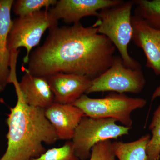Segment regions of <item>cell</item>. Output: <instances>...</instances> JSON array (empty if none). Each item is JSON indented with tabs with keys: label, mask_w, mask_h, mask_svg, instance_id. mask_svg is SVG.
Here are the masks:
<instances>
[{
	"label": "cell",
	"mask_w": 160,
	"mask_h": 160,
	"mask_svg": "<svg viewBox=\"0 0 160 160\" xmlns=\"http://www.w3.org/2000/svg\"><path fill=\"white\" fill-rule=\"evenodd\" d=\"M134 14L149 26L160 30V0H133Z\"/></svg>",
	"instance_id": "9a60e30c"
},
{
	"label": "cell",
	"mask_w": 160,
	"mask_h": 160,
	"mask_svg": "<svg viewBox=\"0 0 160 160\" xmlns=\"http://www.w3.org/2000/svg\"><path fill=\"white\" fill-rule=\"evenodd\" d=\"M55 102L72 104L86 93L92 80L84 76L58 73L47 78Z\"/></svg>",
	"instance_id": "30bf717a"
},
{
	"label": "cell",
	"mask_w": 160,
	"mask_h": 160,
	"mask_svg": "<svg viewBox=\"0 0 160 160\" xmlns=\"http://www.w3.org/2000/svg\"><path fill=\"white\" fill-rule=\"evenodd\" d=\"M111 118L85 116L78 125L72 139L74 151L80 160L89 159L92 147L105 140L117 139L128 135L131 128L116 124Z\"/></svg>",
	"instance_id": "5b68a950"
},
{
	"label": "cell",
	"mask_w": 160,
	"mask_h": 160,
	"mask_svg": "<svg viewBox=\"0 0 160 160\" xmlns=\"http://www.w3.org/2000/svg\"><path fill=\"white\" fill-rule=\"evenodd\" d=\"M46 118L54 128L58 139L70 141L84 112L72 104L53 102L45 109Z\"/></svg>",
	"instance_id": "8fae6325"
},
{
	"label": "cell",
	"mask_w": 160,
	"mask_h": 160,
	"mask_svg": "<svg viewBox=\"0 0 160 160\" xmlns=\"http://www.w3.org/2000/svg\"><path fill=\"white\" fill-rule=\"evenodd\" d=\"M115 47L92 25L81 22L49 29L42 46L31 52L27 71L46 78L58 73L84 76L92 80L111 66Z\"/></svg>",
	"instance_id": "6da1fadb"
},
{
	"label": "cell",
	"mask_w": 160,
	"mask_h": 160,
	"mask_svg": "<svg viewBox=\"0 0 160 160\" xmlns=\"http://www.w3.org/2000/svg\"><path fill=\"white\" fill-rule=\"evenodd\" d=\"M151 136L147 134L132 142H112V149L119 160H148L147 146Z\"/></svg>",
	"instance_id": "5bb4252c"
},
{
	"label": "cell",
	"mask_w": 160,
	"mask_h": 160,
	"mask_svg": "<svg viewBox=\"0 0 160 160\" xmlns=\"http://www.w3.org/2000/svg\"><path fill=\"white\" fill-rule=\"evenodd\" d=\"M30 160H80L74 151L73 144L68 141L63 146L46 150L38 157Z\"/></svg>",
	"instance_id": "ac0fdd59"
},
{
	"label": "cell",
	"mask_w": 160,
	"mask_h": 160,
	"mask_svg": "<svg viewBox=\"0 0 160 160\" xmlns=\"http://www.w3.org/2000/svg\"><path fill=\"white\" fill-rule=\"evenodd\" d=\"M147 101L141 98L131 97L124 93L112 92L105 97L94 98L84 94L72 105L79 108L85 115L98 118H111L132 128V112L142 109Z\"/></svg>",
	"instance_id": "277c9868"
},
{
	"label": "cell",
	"mask_w": 160,
	"mask_h": 160,
	"mask_svg": "<svg viewBox=\"0 0 160 160\" xmlns=\"http://www.w3.org/2000/svg\"><path fill=\"white\" fill-rule=\"evenodd\" d=\"M160 97V84L157 88L154 90V92L152 96L151 101L152 102L153 100L157 98Z\"/></svg>",
	"instance_id": "ffe728a7"
},
{
	"label": "cell",
	"mask_w": 160,
	"mask_h": 160,
	"mask_svg": "<svg viewBox=\"0 0 160 160\" xmlns=\"http://www.w3.org/2000/svg\"><path fill=\"white\" fill-rule=\"evenodd\" d=\"M14 1L0 0V84L5 87L9 77L10 52L7 47L12 25L11 10Z\"/></svg>",
	"instance_id": "4fadbf2b"
},
{
	"label": "cell",
	"mask_w": 160,
	"mask_h": 160,
	"mask_svg": "<svg viewBox=\"0 0 160 160\" xmlns=\"http://www.w3.org/2000/svg\"><path fill=\"white\" fill-rule=\"evenodd\" d=\"M25 71L19 85L25 102L29 106L46 109L54 102L47 78L33 75L26 69Z\"/></svg>",
	"instance_id": "7c38bea8"
},
{
	"label": "cell",
	"mask_w": 160,
	"mask_h": 160,
	"mask_svg": "<svg viewBox=\"0 0 160 160\" xmlns=\"http://www.w3.org/2000/svg\"><path fill=\"white\" fill-rule=\"evenodd\" d=\"M122 0H60L49 11L57 20L67 24L80 22L88 16L97 17L99 11L117 5Z\"/></svg>",
	"instance_id": "ba28073f"
},
{
	"label": "cell",
	"mask_w": 160,
	"mask_h": 160,
	"mask_svg": "<svg viewBox=\"0 0 160 160\" xmlns=\"http://www.w3.org/2000/svg\"><path fill=\"white\" fill-rule=\"evenodd\" d=\"M112 149L111 140H105L98 143L91 149L89 160H116Z\"/></svg>",
	"instance_id": "d6986e66"
},
{
	"label": "cell",
	"mask_w": 160,
	"mask_h": 160,
	"mask_svg": "<svg viewBox=\"0 0 160 160\" xmlns=\"http://www.w3.org/2000/svg\"><path fill=\"white\" fill-rule=\"evenodd\" d=\"M133 1H124L99 11L93 26L98 32L105 36L119 52L126 66L133 69L142 68L141 64L129 54L128 47L133 35L131 22Z\"/></svg>",
	"instance_id": "3957f363"
},
{
	"label": "cell",
	"mask_w": 160,
	"mask_h": 160,
	"mask_svg": "<svg viewBox=\"0 0 160 160\" xmlns=\"http://www.w3.org/2000/svg\"><path fill=\"white\" fill-rule=\"evenodd\" d=\"M146 84L142 68H129L125 65L120 56H115L109 69L92 80L86 94L109 91L119 93H138L142 91Z\"/></svg>",
	"instance_id": "52a82bcc"
},
{
	"label": "cell",
	"mask_w": 160,
	"mask_h": 160,
	"mask_svg": "<svg viewBox=\"0 0 160 160\" xmlns=\"http://www.w3.org/2000/svg\"><path fill=\"white\" fill-rule=\"evenodd\" d=\"M9 83L14 85L17 101L10 108L6 120L7 147L0 160H30L46 151L44 143L53 145L58 139L45 116V109L29 106L25 102L16 74L10 77Z\"/></svg>",
	"instance_id": "7a4b0ae2"
},
{
	"label": "cell",
	"mask_w": 160,
	"mask_h": 160,
	"mask_svg": "<svg viewBox=\"0 0 160 160\" xmlns=\"http://www.w3.org/2000/svg\"><path fill=\"white\" fill-rule=\"evenodd\" d=\"M151 132L147 146L148 160H159L160 159V104L153 113L151 122L149 126Z\"/></svg>",
	"instance_id": "2e32d148"
},
{
	"label": "cell",
	"mask_w": 160,
	"mask_h": 160,
	"mask_svg": "<svg viewBox=\"0 0 160 160\" xmlns=\"http://www.w3.org/2000/svg\"><path fill=\"white\" fill-rule=\"evenodd\" d=\"M5 87L0 84V92L3 91Z\"/></svg>",
	"instance_id": "44dd1931"
},
{
	"label": "cell",
	"mask_w": 160,
	"mask_h": 160,
	"mask_svg": "<svg viewBox=\"0 0 160 160\" xmlns=\"http://www.w3.org/2000/svg\"><path fill=\"white\" fill-rule=\"evenodd\" d=\"M56 0H18L14 2L13 11L19 17L32 14L41 11L43 8L47 9L54 6Z\"/></svg>",
	"instance_id": "e0dca14e"
},
{
	"label": "cell",
	"mask_w": 160,
	"mask_h": 160,
	"mask_svg": "<svg viewBox=\"0 0 160 160\" xmlns=\"http://www.w3.org/2000/svg\"><path fill=\"white\" fill-rule=\"evenodd\" d=\"M57 26L58 20L47 9L18 17L12 21L7 42L8 49L10 52L21 47L26 48L23 62L27 64L32 49L38 45L46 30Z\"/></svg>",
	"instance_id": "8992f818"
},
{
	"label": "cell",
	"mask_w": 160,
	"mask_h": 160,
	"mask_svg": "<svg viewBox=\"0 0 160 160\" xmlns=\"http://www.w3.org/2000/svg\"><path fill=\"white\" fill-rule=\"evenodd\" d=\"M133 35L132 41L142 49L146 58V66L160 76V30L151 27L136 15L132 16Z\"/></svg>",
	"instance_id": "9c48e42d"
}]
</instances>
